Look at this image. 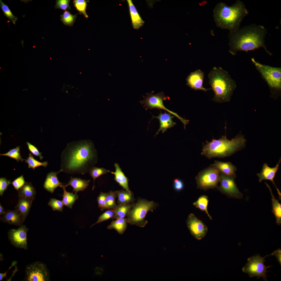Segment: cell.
<instances>
[{
  "mask_svg": "<svg viewBox=\"0 0 281 281\" xmlns=\"http://www.w3.org/2000/svg\"><path fill=\"white\" fill-rule=\"evenodd\" d=\"M61 170L69 174L89 172L98 160L97 150L90 140L68 143L61 154Z\"/></svg>",
  "mask_w": 281,
  "mask_h": 281,
  "instance_id": "6da1fadb",
  "label": "cell"
},
{
  "mask_svg": "<svg viewBox=\"0 0 281 281\" xmlns=\"http://www.w3.org/2000/svg\"><path fill=\"white\" fill-rule=\"evenodd\" d=\"M267 29L263 26L252 24L228 34L229 52L232 55L239 51L254 50L261 47L271 55L265 43Z\"/></svg>",
  "mask_w": 281,
  "mask_h": 281,
  "instance_id": "7a4b0ae2",
  "label": "cell"
},
{
  "mask_svg": "<svg viewBox=\"0 0 281 281\" xmlns=\"http://www.w3.org/2000/svg\"><path fill=\"white\" fill-rule=\"evenodd\" d=\"M213 13L217 27L232 32L240 28L241 21L248 12L244 3L237 0L231 6L223 2L218 3L213 9Z\"/></svg>",
  "mask_w": 281,
  "mask_h": 281,
  "instance_id": "3957f363",
  "label": "cell"
},
{
  "mask_svg": "<svg viewBox=\"0 0 281 281\" xmlns=\"http://www.w3.org/2000/svg\"><path fill=\"white\" fill-rule=\"evenodd\" d=\"M245 142L242 135H238L230 140L227 139L226 136H223L218 139L206 141L201 154L209 159L229 156L242 149Z\"/></svg>",
  "mask_w": 281,
  "mask_h": 281,
  "instance_id": "277c9868",
  "label": "cell"
},
{
  "mask_svg": "<svg viewBox=\"0 0 281 281\" xmlns=\"http://www.w3.org/2000/svg\"><path fill=\"white\" fill-rule=\"evenodd\" d=\"M209 83L213 91V100L219 103L228 101L236 87L228 72L221 67H213L209 73Z\"/></svg>",
  "mask_w": 281,
  "mask_h": 281,
  "instance_id": "5b68a950",
  "label": "cell"
},
{
  "mask_svg": "<svg viewBox=\"0 0 281 281\" xmlns=\"http://www.w3.org/2000/svg\"><path fill=\"white\" fill-rule=\"evenodd\" d=\"M158 206L157 203L153 201L139 199L136 203L133 204L127 216V223L140 227H144L148 223L145 220L147 213L149 211L153 212Z\"/></svg>",
  "mask_w": 281,
  "mask_h": 281,
  "instance_id": "8992f818",
  "label": "cell"
},
{
  "mask_svg": "<svg viewBox=\"0 0 281 281\" xmlns=\"http://www.w3.org/2000/svg\"><path fill=\"white\" fill-rule=\"evenodd\" d=\"M220 172L212 164L201 171L196 176L197 188L201 190L218 188Z\"/></svg>",
  "mask_w": 281,
  "mask_h": 281,
  "instance_id": "52a82bcc",
  "label": "cell"
},
{
  "mask_svg": "<svg viewBox=\"0 0 281 281\" xmlns=\"http://www.w3.org/2000/svg\"><path fill=\"white\" fill-rule=\"evenodd\" d=\"M270 255L261 257L259 254L252 256L248 258L247 262L242 269V271L247 274L250 277H256L258 279L262 277L264 280L267 281L266 273L269 271L267 269L271 266H266L264 264L265 261L264 259Z\"/></svg>",
  "mask_w": 281,
  "mask_h": 281,
  "instance_id": "ba28073f",
  "label": "cell"
},
{
  "mask_svg": "<svg viewBox=\"0 0 281 281\" xmlns=\"http://www.w3.org/2000/svg\"><path fill=\"white\" fill-rule=\"evenodd\" d=\"M251 60L269 86L278 89L281 87V68L260 63L252 58Z\"/></svg>",
  "mask_w": 281,
  "mask_h": 281,
  "instance_id": "9c48e42d",
  "label": "cell"
},
{
  "mask_svg": "<svg viewBox=\"0 0 281 281\" xmlns=\"http://www.w3.org/2000/svg\"><path fill=\"white\" fill-rule=\"evenodd\" d=\"M169 99V97L165 96L162 92L155 94H154L151 92L148 94L147 96L144 97L143 100L140 101V103L142 105H143L146 110L148 108H156L167 111L179 119L183 124L184 128L185 129L186 126L188 123L189 121L183 119L176 113L167 109L164 105L163 101Z\"/></svg>",
  "mask_w": 281,
  "mask_h": 281,
  "instance_id": "30bf717a",
  "label": "cell"
},
{
  "mask_svg": "<svg viewBox=\"0 0 281 281\" xmlns=\"http://www.w3.org/2000/svg\"><path fill=\"white\" fill-rule=\"evenodd\" d=\"M25 280L27 281H47L50 279L49 273L46 265L36 261L27 265L25 269Z\"/></svg>",
  "mask_w": 281,
  "mask_h": 281,
  "instance_id": "8fae6325",
  "label": "cell"
},
{
  "mask_svg": "<svg viewBox=\"0 0 281 281\" xmlns=\"http://www.w3.org/2000/svg\"><path fill=\"white\" fill-rule=\"evenodd\" d=\"M235 177L220 173V185L218 188L222 193L234 198L241 199L242 194L238 189L235 181Z\"/></svg>",
  "mask_w": 281,
  "mask_h": 281,
  "instance_id": "7c38bea8",
  "label": "cell"
},
{
  "mask_svg": "<svg viewBox=\"0 0 281 281\" xmlns=\"http://www.w3.org/2000/svg\"><path fill=\"white\" fill-rule=\"evenodd\" d=\"M186 223L191 234L197 240H202L206 235L208 227L194 214L191 213L189 215Z\"/></svg>",
  "mask_w": 281,
  "mask_h": 281,
  "instance_id": "4fadbf2b",
  "label": "cell"
},
{
  "mask_svg": "<svg viewBox=\"0 0 281 281\" xmlns=\"http://www.w3.org/2000/svg\"><path fill=\"white\" fill-rule=\"evenodd\" d=\"M28 230L24 225L17 229H10L8 234L11 244L16 247L27 249V233Z\"/></svg>",
  "mask_w": 281,
  "mask_h": 281,
  "instance_id": "5bb4252c",
  "label": "cell"
},
{
  "mask_svg": "<svg viewBox=\"0 0 281 281\" xmlns=\"http://www.w3.org/2000/svg\"><path fill=\"white\" fill-rule=\"evenodd\" d=\"M204 74L201 69H198L191 72L187 79V85L195 90H200L204 92L211 90V88H206L203 87V83Z\"/></svg>",
  "mask_w": 281,
  "mask_h": 281,
  "instance_id": "9a60e30c",
  "label": "cell"
},
{
  "mask_svg": "<svg viewBox=\"0 0 281 281\" xmlns=\"http://www.w3.org/2000/svg\"><path fill=\"white\" fill-rule=\"evenodd\" d=\"M281 161V158L279 160L276 166L273 168H271L266 163L263 164L261 171L257 174L259 177V181L261 182L264 180L270 181L275 187L277 191L279 197L281 200V193L278 189L276 187L274 181V179L276 173L279 169V166Z\"/></svg>",
  "mask_w": 281,
  "mask_h": 281,
  "instance_id": "2e32d148",
  "label": "cell"
},
{
  "mask_svg": "<svg viewBox=\"0 0 281 281\" xmlns=\"http://www.w3.org/2000/svg\"><path fill=\"white\" fill-rule=\"evenodd\" d=\"M3 222L9 224L20 226L25 221L20 212L16 209L6 210L3 216L0 217Z\"/></svg>",
  "mask_w": 281,
  "mask_h": 281,
  "instance_id": "e0dca14e",
  "label": "cell"
},
{
  "mask_svg": "<svg viewBox=\"0 0 281 281\" xmlns=\"http://www.w3.org/2000/svg\"><path fill=\"white\" fill-rule=\"evenodd\" d=\"M174 116H172L170 113H162L161 112L159 115L157 117L153 116L152 118H156L159 120L160 123L159 128L156 133L155 136L158 135L159 132L162 131V133L166 131L168 129L173 127L176 124L175 122H174L173 119Z\"/></svg>",
  "mask_w": 281,
  "mask_h": 281,
  "instance_id": "ac0fdd59",
  "label": "cell"
},
{
  "mask_svg": "<svg viewBox=\"0 0 281 281\" xmlns=\"http://www.w3.org/2000/svg\"><path fill=\"white\" fill-rule=\"evenodd\" d=\"M61 172L62 171L60 169L57 172L52 171L47 174L43 184L44 188L47 191L53 193L57 187H61L64 185L59 181L57 177L58 174Z\"/></svg>",
  "mask_w": 281,
  "mask_h": 281,
  "instance_id": "d6986e66",
  "label": "cell"
},
{
  "mask_svg": "<svg viewBox=\"0 0 281 281\" xmlns=\"http://www.w3.org/2000/svg\"><path fill=\"white\" fill-rule=\"evenodd\" d=\"M114 166L115 171L114 172H111V173L114 175V180L126 191L130 193H132L129 187V180L127 178L122 171L118 163H115Z\"/></svg>",
  "mask_w": 281,
  "mask_h": 281,
  "instance_id": "ffe728a7",
  "label": "cell"
},
{
  "mask_svg": "<svg viewBox=\"0 0 281 281\" xmlns=\"http://www.w3.org/2000/svg\"><path fill=\"white\" fill-rule=\"evenodd\" d=\"M130 16L133 28L138 29L143 25L144 22L140 17L132 0H127Z\"/></svg>",
  "mask_w": 281,
  "mask_h": 281,
  "instance_id": "44dd1931",
  "label": "cell"
},
{
  "mask_svg": "<svg viewBox=\"0 0 281 281\" xmlns=\"http://www.w3.org/2000/svg\"><path fill=\"white\" fill-rule=\"evenodd\" d=\"M18 203L15 209L19 211L25 221L30 209L33 200L23 197H18Z\"/></svg>",
  "mask_w": 281,
  "mask_h": 281,
  "instance_id": "7402d4cb",
  "label": "cell"
},
{
  "mask_svg": "<svg viewBox=\"0 0 281 281\" xmlns=\"http://www.w3.org/2000/svg\"><path fill=\"white\" fill-rule=\"evenodd\" d=\"M220 172L226 175L236 177V167L230 162H224L218 161H214L212 164Z\"/></svg>",
  "mask_w": 281,
  "mask_h": 281,
  "instance_id": "603a6c76",
  "label": "cell"
},
{
  "mask_svg": "<svg viewBox=\"0 0 281 281\" xmlns=\"http://www.w3.org/2000/svg\"><path fill=\"white\" fill-rule=\"evenodd\" d=\"M90 180H82L77 177L73 178L71 177L70 180L68 183L65 186L66 187L68 186H71L73 188L72 193L74 192L75 194H77L78 192L83 191L89 186Z\"/></svg>",
  "mask_w": 281,
  "mask_h": 281,
  "instance_id": "cb8c5ba5",
  "label": "cell"
},
{
  "mask_svg": "<svg viewBox=\"0 0 281 281\" xmlns=\"http://www.w3.org/2000/svg\"><path fill=\"white\" fill-rule=\"evenodd\" d=\"M265 183L269 189L271 193L272 202V212L275 215L277 225H280L281 223V205L279 202L278 200L276 199L268 184L266 182Z\"/></svg>",
  "mask_w": 281,
  "mask_h": 281,
  "instance_id": "d4e9b609",
  "label": "cell"
},
{
  "mask_svg": "<svg viewBox=\"0 0 281 281\" xmlns=\"http://www.w3.org/2000/svg\"><path fill=\"white\" fill-rule=\"evenodd\" d=\"M36 192L34 187L30 182H26L19 190L18 192V197H23L32 199L35 198Z\"/></svg>",
  "mask_w": 281,
  "mask_h": 281,
  "instance_id": "484cf974",
  "label": "cell"
},
{
  "mask_svg": "<svg viewBox=\"0 0 281 281\" xmlns=\"http://www.w3.org/2000/svg\"><path fill=\"white\" fill-rule=\"evenodd\" d=\"M134 203L118 205L114 209H111L114 213L113 216L111 219H117L124 218L127 215L132 207Z\"/></svg>",
  "mask_w": 281,
  "mask_h": 281,
  "instance_id": "4316f807",
  "label": "cell"
},
{
  "mask_svg": "<svg viewBox=\"0 0 281 281\" xmlns=\"http://www.w3.org/2000/svg\"><path fill=\"white\" fill-rule=\"evenodd\" d=\"M127 218H121L112 221L107 227L108 229H114L120 234H123L126 230L127 227Z\"/></svg>",
  "mask_w": 281,
  "mask_h": 281,
  "instance_id": "83f0119b",
  "label": "cell"
},
{
  "mask_svg": "<svg viewBox=\"0 0 281 281\" xmlns=\"http://www.w3.org/2000/svg\"><path fill=\"white\" fill-rule=\"evenodd\" d=\"M63 190V194L62 195L63 199L62 200L64 205L67 207L72 208V206L75 201L78 198V196L77 194H73V193H70L67 192L66 189V187L64 185L61 187Z\"/></svg>",
  "mask_w": 281,
  "mask_h": 281,
  "instance_id": "f1b7e54d",
  "label": "cell"
},
{
  "mask_svg": "<svg viewBox=\"0 0 281 281\" xmlns=\"http://www.w3.org/2000/svg\"><path fill=\"white\" fill-rule=\"evenodd\" d=\"M118 205L127 204L133 203L135 200L132 193H130L126 190L117 191Z\"/></svg>",
  "mask_w": 281,
  "mask_h": 281,
  "instance_id": "f546056e",
  "label": "cell"
},
{
  "mask_svg": "<svg viewBox=\"0 0 281 281\" xmlns=\"http://www.w3.org/2000/svg\"><path fill=\"white\" fill-rule=\"evenodd\" d=\"M208 202V197L205 195H202L200 196L196 201L194 202L193 205L201 211H205L210 219H212V217L209 214L207 210Z\"/></svg>",
  "mask_w": 281,
  "mask_h": 281,
  "instance_id": "4dcf8cb0",
  "label": "cell"
},
{
  "mask_svg": "<svg viewBox=\"0 0 281 281\" xmlns=\"http://www.w3.org/2000/svg\"><path fill=\"white\" fill-rule=\"evenodd\" d=\"M79 14L73 15L69 11L65 10L61 15L60 20L65 25L72 26Z\"/></svg>",
  "mask_w": 281,
  "mask_h": 281,
  "instance_id": "1f68e13d",
  "label": "cell"
},
{
  "mask_svg": "<svg viewBox=\"0 0 281 281\" xmlns=\"http://www.w3.org/2000/svg\"><path fill=\"white\" fill-rule=\"evenodd\" d=\"M89 1L85 0H74L73 1L74 6L76 10L79 12V14H83L86 18H88V16L86 12L87 2Z\"/></svg>",
  "mask_w": 281,
  "mask_h": 281,
  "instance_id": "d6a6232c",
  "label": "cell"
},
{
  "mask_svg": "<svg viewBox=\"0 0 281 281\" xmlns=\"http://www.w3.org/2000/svg\"><path fill=\"white\" fill-rule=\"evenodd\" d=\"M110 172L109 170L104 168H98L94 166L89 171V173L90 175L93 180V185L92 190H93L95 188L94 183L95 179L101 176Z\"/></svg>",
  "mask_w": 281,
  "mask_h": 281,
  "instance_id": "836d02e7",
  "label": "cell"
},
{
  "mask_svg": "<svg viewBox=\"0 0 281 281\" xmlns=\"http://www.w3.org/2000/svg\"><path fill=\"white\" fill-rule=\"evenodd\" d=\"M25 162L28 163V168L34 169L40 166H43L46 167L48 164L47 161L42 162H40L36 160L33 156L30 153L27 159L25 160Z\"/></svg>",
  "mask_w": 281,
  "mask_h": 281,
  "instance_id": "e575fe53",
  "label": "cell"
},
{
  "mask_svg": "<svg viewBox=\"0 0 281 281\" xmlns=\"http://www.w3.org/2000/svg\"><path fill=\"white\" fill-rule=\"evenodd\" d=\"M117 197V191H111L107 193L106 202L108 209H113L117 206L115 202V199Z\"/></svg>",
  "mask_w": 281,
  "mask_h": 281,
  "instance_id": "d590c367",
  "label": "cell"
},
{
  "mask_svg": "<svg viewBox=\"0 0 281 281\" xmlns=\"http://www.w3.org/2000/svg\"><path fill=\"white\" fill-rule=\"evenodd\" d=\"M20 146H17L14 149H10L6 153L0 154V155L8 156L16 159L17 162L20 161L23 162L25 159L21 157L20 152Z\"/></svg>",
  "mask_w": 281,
  "mask_h": 281,
  "instance_id": "8d00e7d4",
  "label": "cell"
},
{
  "mask_svg": "<svg viewBox=\"0 0 281 281\" xmlns=\"http://www.w3.org/2000/svg\"><path fill=\"white\" fill-rule=\"evenodd\" d=\"M0 6L5 16L15 24L18 20V17L14 15L8 5L5 4L1 0H0Z\"/></svg>",
  "mask_w": 281,
  "mask_h": 281,
  "instance_id": "74e56055",
  "label": "cell"
},
{
  "mask_svg": "<svg viewBox=\"0 0 281 281\" xmlns=\"http://www.w3.org/2000/svg\"><path fill=\"white\" fill-rule=\"evenodd\" d=\"M48 205L52 208L53 210L62 212L64 205L62 201L54 198H51L49 202Z\"/></svg>",
  "mask_w": 281,
  "mask_h": 281,
  "instance_id": "f35d334b",
  "label": "cell"
},
{
  "mask_svg": "<svg viewBox=\"0 0 281 281\" xmlns=\"http://www.w3.org/2000/svg\"><path fill=\"white\" fill-rule=\"evenodd\" d=\"M107 194V193L101 192L97 198V201L99 207L100 208L101 211H103L106 209H108L106 202V198Z\"/></svg>",
  "mask_w": 281,
  "mask_h": 281,
  "instance_id": "ab89813d",
  "label": "cell"
},
{
  "mask_svg": "<svg viewBox=\"0 0 281 281\" xmlns=\"http://www.w3.org/2000/svg\"><path fill=\"white\" fill-rule=\"evenodd\" d=\"M70 0H57L55 6V9H60L64 10L71 9L69 5Z\"/></svg>",
  "mask_w": 281,
  "mask_h": 281,
  "instance_id": "60d3db41",
  "label": "cell"
},
{
  "mask_svg": "<svg viewBox=\"0 0 281 281\" xmlns=\"http://www.w3.org/2000/svg\"><path fill=\"white\" fill-rule=\"evenodd\" d=\"M114 212L111 209L107 210L100 215L99 217L97 222L92 225L90 227L98 223L103 222L113 217L114 215Z\"/></svg>",
  "mask_w": 281,
  "mask_h": 281,
  "instance_id": "b9f144b4",
  "label": "cell"
},
{
  "mask_svg": "<svg viewBox=\"0 0 281 281\" xmlns=\"http://www.w3.org/2000/svg\"><path fill=\"white\" fill-rule=\"evenodd\" d=\"M23 175L15 179L11 183L14 188L17 191L25 183Z\"/></svg>",
  "mask_w": 281,
  "mask_h": 281,
  "instance_id": "7bdbcfd3",
  "label": "cell"
},
{
  "mask_svg": "<svg viewBox=\"0 0 281 281\" xmlns=\"http://www.w3.org/2000/svg\"><path fill=\"white\" fill-rule=\"evenodd\" d=\"M26 143L29 150L32 154L36 156L39 157L40 159L42 160L43 158V156L41 155L42 153L40 152L34 145L28 142H26Z\"/></svg>",
  "mask_w": 281,
  "mask_h": 281,
  "instance_id": "ee69618b",
  "label": "cell"
},
{
  "mask_svg": "<svg viewBox=\"0 0 281 281\" xmlns=\"http://www.w3.org/2000/svg\"><path fill=\"white\" fill-rule=\"evenodd\" d=\"M11 181L8 180L6 178L1 177L0 178V195L2 196L4 191L7 189Z\"/></svg>",
  "mask_w": 281,
  "mask_h": 281,
  "instance_id": "f6af8a7d",
  "label": "cell"
},
{
  "mask_svg": "<svg viewBox=\"0 0 281 281\" xmlns=\"http://www.w3.org/2000/svg\"><path fill=\"white\" fill-rule=\"evenodd\" d=\"M173 187L174 190L177 191H180L183 190L184 184L183 181L181 179L176 178L173 181Z\"/></svg>",
  "mask_w": 281,
  "mask_h": 281,
  "instance_id": "bcb514c9",
  "label": "cell"
},
{
  "mask_svg": "<svg viewBox=\"0 0 281 281\" xmlns=\"http://www.w3.org/2000/svg\"><path fill=\"white\" fill-rule=\"evenodd\" d=\"M281 250L280 248L275 250L271 254V255H274L275 256L280 265H281Z\"/></svg>",
  "mask_w": 281,
  "mask_h": 281,
  "instance_id": "7dc6e473",
  "label": "cell"
},
{
  "mask_svg": "<svg viewBox=\"0 0 281 281\" xmlns=\"http://www.w3.org/2000/svg\"><path fill=\"white\" fill-rule=\"evenodd\" d=\"M16 263H17V262L16 261H14L12 263L11 265V266L9 267V269H8V270L7 272H5L4 273H0V281H2V280L3 279V278H4L5 277L6 278V275L7 273V272L11 268H12V267L14 265H16Z\"/></svg>",
  "mask_w": 281,
  "mask_h": 281,
  "instance_id": "c3c4849f",
  "label": "cell"
},
{
  "mask_svg": "<svg viewBox=\"0 0 281 281\" xmlns=\"http://www.w3.org/2000/svg\"><path fill=\"white\" fill-rule=\"evenodd\" d=\"M5 211L4 210V207L0 204V215H3L5 213Z\"/></svg>",
  "mask_w": 281,
  "mask_h": 281,
  "instance_id": "681fc988",
  "label": "cell"
}]
</instances>
